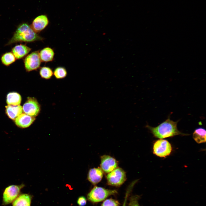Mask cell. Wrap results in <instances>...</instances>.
Wrapping results in <instances>:
<instances>
[{
  "instance_id": "cell-1",
  "label": "cell",
  "mask_w": 206,
  "mask_h": 206,
  "mask_svg": "<svg viewBox=\"0 0 206 206\" xmlns=\"http://www.w3.org/2000/svg\"><path fill=\"white\" fill-rule=\"evenodd\" d=\"M43 39L44 38L36 33L30 25L24 23L18 26L12 38L5 45L18 42L30 43L42 41Z\"/></svg>"
},
{
  "instance_id": "cell-2",
  "label": "cell",
  "mask_w": 206,
  "mask_h": 206,
  "mask_svg": "<svg viewBox=\"0 0 206 206\" xmlns=\"http://www.w3.org/2000/svg\"><path fill=\"white\" fill-rule=\"evenodd\" d=\"M178 121L175 122L169 118L166 120L156 127L146 125V127L150 131L154 137L159 139L171 137L176 135H188L181 132L177 128Z\"/></svg>"
},
{
  "instance_id": "cell-3",
  "label": "cell",
  "mask_w": 206,
  "mask_h": 206,
  "mask_svg": "<svg viewBox=\"0 0 206 206\" xmlns=\"http://www.w3.org/2000/svg\"><path fill=\"white\" fill-rule=\"evenodd\" d=\"M117 193L118 192L116 190L106 189L95 186L88 193L87 197L89 201L95 203L103 201L108 197Z\"/></svg>"
},
{
  "instance_id": "cell-4",
  "label": "cell",
  "mask_w": 206,
  "mask_h": 206,
  "mask_svg": "<svg viewBox=\"0 0 206 206\" xmlns=\"http://www.w3.org/2000/svg\"><path fill=\"white\" fill-rule=\"evenodd\" d=\"M25 185H11L6 187L3 194L2 205L5 206L12 203L20 194Z\"/></svg>"
},
{
  "instance_id": "cell-5",
  "label": "cell",
  "mask_w": 206,
  "mask_h": 206,
  "mask_svg": "<svg viewBox=\"0 0 206 206\" xmlns=\"http://www.w3.org/2000/svg\"><path fill=\"white\" fill-rule=\"evenodd\" d=\"M106 178L108 185L119 187L122 185L126 180V173L122 169L117 167L109 173L107 175Z\"/></svg>"
},
{
  "instance_id": "cell-6",
  "label": "cell",
  "mask_w": 206,
  "mask_h": 206,
  "mask_svg": "<svg viewBox=\"0 0 206 206\" xmlns=\"http://www.w3.org/2000/svg\"><path fill=\"white\" fill-rule=\"evenodd\" d=\"M41 61L39 55V51H35L26 56L23 59L26 71L29 72L37 70L40 68Z\"/></svg>"
},
{
  "instance_id": "cell-7",
  "label": "cell",
  "mask_w": 206,
  "mask_h": 206,
  "mask_svg": "<svg viewBox=\"0 0 206 206\" xmlns=\"http://www.w3.org/2000/svg\"><path fill=\"white\" fill-rule=\"evenodd\" d=\"M172 150V146L167 140L160 139L154 143L153 152L154 154L161 157L169 156Z\"/></svg>"
},
{
  "instance_id": "cell-8",
  "label": "cell",
  "mask_w": 206,
  "mask_h": 206,
  "mask_svg": "<svg viewBox=\"0 0 206 206\" xmlns=\"http://www.w3.org/2000/svg\"><path fill=\"white\" fill-rule=\"evenodd\" d=\"M22 109L24 113L35 117L40 112L41 106L36 98L28 97L23 105Z\"/></svg>"
},
{
  "instance_id": "cell-9",
  "label": "cell",
  "mask_w": 206,
  "mask_h": 206,
  "mask_svg": "<svg viewBox=\"0 0 206 206\" xmlns=\"http://www.w3.org/2000/svg\"><path fill=\"white\" fill-rule=\"evenodd\" d=\"M49 23L47 16L45 15H42L35 18L30 26L36 33L38 34L47 27Z\"/></svg>"
},
{
  "instance_id": "cell-10",
  "label": "cell",
  "mask_w": 206,
  "mask_h": 206,
  "mask_svg": "<svg viewBox=\"0 0 206 206\" xmlns=\"http://www.w3.org/2000/svg\"><path fill=\"white\" fill-rule=\"evenodd\" d=\"M100 166L103 171L109 173L117 167L118 163L113 158L104 155L101 157Z\"/></svg>"
},
{
  "instance_id": "cell-11",
  "label": "cell",
  "mask_w": 206,
  "mask_h": 206,
  "mask_svg": "<svg viewBox=\"0 0 206 206\" xmlns=\"http://www.w3.org/2000/svg\"><path fill=\"white\" fill-rule=\"evenodd\" d=\"M36 119L35 117L25 113H22L14 120L16 125L21 128H25L30 126Z\"/></svg>"
},
{
  "instance_id": "cell-12",
  "label": "cell",
  "mask_w": 206,
  "mask_h": 206,
  "mask_svg": "<svg viewBox=\"0 0 206 206\" xmlns=\"http://www.w3.org/2000/svg\"><path fill=\"white\" fill-rule=\"evenodd\" d=\"M31 50V49L26 44H20L13 47L11 52L16 60H19L26 56Z\"/></svg>"
},
{
  "instance_id": "cell-13",
  "label": "cell",
  "mask_w": 206,
  "mask_h": 206,
  "mask_svg": "<svg viewBox=\"0 0 206 206\" xmlns=\"http://www.w3.org/2000/svg\"><path fill=\"white\" fill-rule=\"evenodd\" d=\"M103 175V172L101 168H94L89 171L88 179L90 183L95 185L100 181Z\"/></svg>"
},
{
  "instance_id": "cell-14",
  "label": "cell",
  "mask_w": 206,
  "mask_h": 206,
  "mask_svg": "<svg viewBox=\"0 0 206 206\" xmlns=\"http://www.w3.org/2000/svg\"><path fill=\"white\" fill-rule=\"evenodd\" d=\"M39 55L41 62L47 63L54 60L55 52L52 48L46 47L39 51Z\"/></svg>"
},
{
  "instance_id": "cell-15",
  "label": "cell",
  "mask_w": 206,
  "mask_h": 206,
  "mask_svg": "<svg viewBox=\"0 0 206 206\" xmlns=\"http://www.w3.org/2000/svg\"><path fill=\"white\" fill-rule=\"evenodd\" d=\"M32 199L30 194H20L12 202V206H31Z\"/></svg>"
},
{
  "instance_id": "cell-16",
  "label": "cell",
  "mask_w": 206,
  "mask_h": 206,
  "mask_svg": "<svg viewBox=\"0 0 206 206\" xmlns=\"http://www.w3.org/2000/svg\"><path fill=\"white\" fill-rule=\"evenodd\" d=\"M5 112L8 117L11 120L15 119L22 113V106L19 105H8L5 107Z\"/></svg>"
},
{
  "instance_id": "cell-17",
  "label": "cell",
  "mask_w": 206,
  "mask_h": 206,
  "mask_svg": "<svg viewBox=\"0 0 206 206\" xmlns=\"http://www.w3.org/2000/svg\"><path fill=\"white\" fill-rule=\"evenodd\" d=\"M21 96L17 92H10L7 96L6 102L8 105H19L21 104Z\"/></svg>"
},
{
  "instance_id": "cell-18",
  "label": "cell",
  "mask_w": 206,
  "mask_h": 206,
  "mask_svg": "<svg viewBox=\"0 0 206 206\" xmlns=\"http://www.w3.org/2000/svg\"><path fill=\"white\" fill-rule=\"evenodd\" d=\"M206 130L202 128L196 129L193 134V137L197 143L200 144L206 142Z\"/></svg>"
},
{
  "instance_id": "cell-19",
  "label": "cell",
  "mask_w": 206,
  "mask_h": 206,
  "mask_svg": "<svg viewBox=\"0 0 206 206\" xmlns=\"http://www.w3.org/2000/svg\"><path fill=\"white\" fill-rule=\"evenodd\" d=\"M16 59L11 52H6L1 56V60L2 63L4 66H8L14 62Z\"/></svg>"
},
{
  "instance_id": "cell-20",
  "label": "cell",
  "mask_w": 206,
  "mask_h": 206,
  "mask_svg": "<svg viewBox=\"0 0 206 206\" xmlns=\"http://www.w3.org/2000/svg\"><path fill=\"white\" fill-rule=\"evenodd\" d=\"M39 72L41 78L46 80L51 79L53 75L52 69L48 66H43L40 68Z\"/></svg>"
},
{
  "instance_id": "cell-21",
  "label": "cell",
  "mask_w": 206,
  "mask_h": 206,
  "mask_svg": "<svg viewBox=\"0 0 206 206\" xmlns=\"http://www.w3.org/2000/svg\"><path fill=\"white\" fill-rule=\"evenodd\" d=\"M67 70L64 67L58 66L55 68L53 71V75L57 79H62L65 78L67 76Z\"/></svg>"
},
{
  "instance_id": "cell-22",
  "label": "cell",
  "mask_w": 206,
  "mask_h": 206,
  "mask_svg": "<svg viewBox=\"0 0 206 206\" xmlns=\"http://www.w3.org/2000/svg\"><path fill=\"white\" fill-rule=\"evenodd\" d=\"M137 181V180H136L134 181L128 186L126 191L124 201L122 206H127L128 199L130 196V193L132 191L134 185L136 183Z\"/></svg>"
},
{
  "instance_id": "cell-23",
  "label": "cell",
  "mask_w": 206,
  "mask_h": 206,
  "mask_svg": "<svg viewBox=\"0 0 206 206\" xmlns=\"http://www.w3.org/2000/svg\"><path fill=\"white\" fill-rule=\"evenodd\" d=\"M120 203L118 201L111 198L104 200L101 206H120Z\"/></svg>"
},
{
  "instance_id": "cell-24",
  "label": "cell",
  "mask_w": 206,
  "mask_h": 206,
  "mask_svg": "<svg viewBox=\"0 0 206 206\" xmlns=\"http://www.w3.org/2000/svg\"><path fill=\"white\" fill-rule=\"evenodd\" d=\"M140 197V196L137 195H132L129 197L128 206H140L138 203Z\"/></svg>"
},
{
  "instance_id": "cell-25",
  "label": "cell",
  "mask_w": 206,
  "mask_h": 206,
  "mask_svg": "<svg viewBox=\"0 0 206 206\" xmlns=\"http://www.w3.org/2000/svg\"><path fill=\"white\" fill-rule=\"evenodd\" d=\"M77 203L79 206H84L87 203L86 199L84 196H80L77 199Z\"/></svg>"
}]
</instances>
